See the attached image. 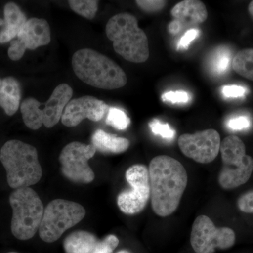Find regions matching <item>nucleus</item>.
I'll return each instance as SVG.
<instances>
[{"label":"nucleus","mask_w":253,"mask_h":253,"mask_svg":"<svg viewBox=\"0 0 253 253\" xmlns=\"http://www.w3.org/2000/svg\"><path fill=\"white\" fill-rule=\"evenodd\" d=\"M153 211L161 217L171 215L179 207L188 184L185 168L175 158L161 155L149 166Z\"/></svg>","instance_id":"f257e3e1"},{"label":"nucleus","mask_w":253,"mask_h":253,"mask_svg":"<svg viewBox=\"0 0 253 253\" xmlns=\"http://www.w3.org/2000/svg\"><path fill=\"white\" fill-rule=\"evenodd\" d=\"M72 67L81 81L99 89H119L126 86L125 71L105 55L91 49L78 50L72 57Z\"/></svg>","instance_id":"f03ea898"},{"label":"nucleus","mask_w":253,"mask_h":253,"mask_svg":"<svg viewBox=\"0 0 253 253\" xmlns=\"http://www.w3.org/2000/svg\"><path fill=\"white\" fill-rule=\"evenodd\" d=\"M0 161L6 170L8 184L12 189L35 185L42 176L36 148L23 141H6L0 150Z\"/></svg>","instance_id":"7ed1b4c3"},{"label":"nucleus","mask_w":253,"mask_h":253,"mask_svg":"<svg viewBox=\"0 0 253 253\" xmlns=\"http://www.w3.org/2000/svg\"><path fill=\"white\" fill-rule=\"evenodd\" d=\"M106 33L113 42L115 51L126 61L141 63L149 59L147 36L132 14L121 13L113 16L106 24Z\"/></svg>","instance_id":"20e7f679"},{"label":"nucleus","mask_w":253,"mask_h":253,"mask_svg":"<svg viewBox=\"0 0 253 253\" xmlns=\"http://www.w3.org/2000/svg\"><path fill=\"white\" fill-rule=\"evenodd\" d=\"M12 208L11 230L19 240L31 239L39 230L44 208L41 199L31 188L15 189L9 196Z\"/></svg>","instance_id":"39448f33"},{"label":"nucleus","mask_w":253,"mask_h":253,"mask_svg":"<svg viewBox=\"0 0 253 253\" xmlns=\"http://www.w3.org/2000/svg\"><path fill=\"white\" fill-rule=\"evenodd\" d=\"M222 168L218 176L219 185L224 189H234L244 185L253 172V159L246 154V146L238 136H226L221 142Z\"/></svg>","instance_id":"423d86ee"},{"label":"nucleus","mask_w":253,"mask_h":253,"mask_svg":"<svg viewBox=\"0 0 253 253\" xmlns=\"http://www.w3.org/2000/svg\"><path fill=\"white\" fill-rule=\"evenodd\" d=\"M73 89L63 83L55 88L48 101L42 104L34 98H28L21 104L23 122L33 130L40 129L44 125L51 128L61 120L63 111L72 99Z\"/></svg>","instance_id":"0eeeda50"},{"label":"nucleus","mask_w":253,"mask_h":253,"mask_svg":"<svg viewBox=\"0 0 253 253\" xmlns=\"http://www.w3.org/2000/svg\"><path fill=\"white\" fill-rule=\"evenodd\" d=\"M85 214V209L78 203L53 200L44 209L39 228L40 236L44 242H54L65 231L83 220Z\"/></svg>","instance_id":"6e6552de"},{"label":"nucleus","mask_w":253,"mask_h":253,"mask_svg":"<svg viewBox=\"0 0 253 253\" xmlns=\"http://www.w3.org/2000/svg\"><path fill=\"white\" fill-rule=\"evenodd\" d=\"M190 240L195 253H214L232 247L236 234L231 228L217 227L208 216L199 215L193 223Z\"/></svg>","instance_id":"1a4fd4ad"},{"label":"nucleus","mask_w":253,"mask_h":253,"mask_svg":"<svg viewBox=\"0 0 253 253\" xmlns=\"http://www.w3.org/2000/svg\"><path fill=\"white\" fill-rule=\"evenodd\" d=\"M126 178L130 188L118 194V208L128 215L138 214L151 199L149 168L144 165H134L126 169Z\"/></svg>","instance_id":"9d476101"},{"label":"nucleus","mask_w":253,"mask_h":253,"mask_svg":"<svg viewBox=\"0 0 253 253\" xmlns=\"http://www.w3.org/2000/svg\"><path fill=\"white\" fill-rule=\"evenodd\" d=\"M96 151L92 144L73 141L66 145L59 156L63 175L73 182L91 183L95 175L88 161L94 157Z\"/></svg>","instance_id":"9b49d317"},{"label":"nucleus","mask_w":253,"mask_h":253,"mask_svg":"<svg viewBox=\"0 0 253 253\" xmlns=\"http://www.w3.org/2000/svg\"><path fill=\"white\" fill-rule=\"evenodd\" d=\"M178 144L186 157L201 164L212 162L220 150V135L215 129H208L179 136Z\"/></svg>","instance_id":"f8f14e48"},{"label":"nucleus","mask_w":253,"mask_h":253,"mask_svg":"<svg viewBox=\"0 0 253 253\" xmlns=\"http://www.w3.org/2000/svg\"><path fill=\"white\" fill-rule=\"evenodd\" d=\"M51 42V29L49 23L42 18H33L28 20L8 49V56L12 61L23 57L26 49L35 50L46 46Z\"/></svg>","instance_id":"ddd939ff"},{"label":"nucleus","mask_w":253,"mask_h":253,"mask_svg":"<svg viewBox=\"0 0 253 253\" xmlns=\"http://www.w3.org/2000/svg\"><path fill=\"white\" fill-rule=\"evenodd\" d=\"M109 106L102 100L91 96H84L71 100L63 111L61 122L65 126L73 127L83 120L98 122L108 113Z\"/></svg>","instance_id":"4468645a"},{"label":"nucleus","mask_w":253,"mask_h":253,"mask_svg":"<svg viewBox=\"0 0 253 253\" xmlns=\"http://www.w3.org/2000/svg\"><path fill=\"white\" fill-rule=\"evenodd\" d=\"M171 15L174 21L181 25V28L198 26L206 21L208 11L206 5L199 0H184L177 3L171 10Z\"/></svg>","instance_id":"2eb2a0df"},{"label":"nucleus","mask_w":253,"mask_h":253,"mask_svg":"<svg viewBox=\"0 0 253 253\" xmlns=\"http://www.w3.org/2000/svg\"><path fill=\"white\" fill-rule=\"evenodd\" d=\"M5 28L0 32V43L9 42L17 37L19 32L27 22L26 15L14 3L5 5L4 9Z\"/></svg>","instance_id":"dca6fc26"},{"label":"nucleus","mask_w":253,"mask_h":253,"mask_svg":"<svg viewBox=\"0 0 253 253\" xmlns=\"http://www.w3.org/2000/svg\"><path fill=\"white\" fill-rule=\"evenodd\" d=\"M21 86L14 78H0V106L8 116L18 111L21 101Z\"/></svg>","instance_id":"f3484780"},{"label":"nucleus","mask_w":253,"mask_h":253,"mask_svg":"<svg viewBox=\"0 0 253 253\" xmlns=\"http://www.w3.org/2000/svg\"><path fill=\"white\" fill-rule=\"evenodd\" d=\"M91 144L104 154H122L129 147V141L124 137L109 134L102 129L95 131L91 136Z\"/></svg>","instance_id":"a211bd4d"},{"label":"nucleus","mask_w":253,"mask_h":253,"mask_svg":"<svg viewBox=\"0 0 253 253\" xmlns=\"http://www.w3.org/2000/svg\"><path fill=\"white\" fill-rule=\"evenodd\" d=\"M99 241L86 231H76L70 234L63 243L66 253H94Z\"/></svg>","instance_id":"6ab92c4d"},{"label":"nucleus","mask_w":253,"mask_h":253,"mask_svg":"<svg viewBox=\"0 0 253 253\" xmlns=\"http://www.w3.org/2000/svg\"><path fill=\"white\" fill-rule=\"evenodd\" d=\"M231 66L240 76L253 81V49L239 51L233 58Z\"/></svg>","instance_id":"aec40b11"},{"label":"nucleus","mask_w":253,"mask_h":253,"mask_svg":"<svg viewBox=\"0 0 253 253\" xmlns=\"http://www.w3.org/2000/svg\"><path fill=\"white\" fill-rule=\"evenodd\" d=\"M232 60V54L230 49L226 47H220L213 54L211 60V69L215 74H224L230 67Z\"/></svg>","instance_id":"412c9836"},{"label":"nucleus","mask_w":253,"mask_h":253,"mask_svg":"<svg viewBox=\"0 0 253 253\" xmlns=\"http://www.w3.org/2000/svg\"><path fill=\"white\" fill-rule=\"evenodd\" d=\"M70 7L76 14L87 18L93 19L98 11L99 1L95 0H70L68 1Z\"/></svg>","instance_id":"4be33fe9"},{"label":"nucleus","mask_w":253,"mask_h":253,"mask_svg":"<svg viewBox=\"0 0 253 253\" xmlns=\"http://www.w3.org/2000/svg\"><path fill=\"white\" fill-rule=\"evenodd\" d=\"M106 123L118 130H125L130 124V119L123 110L111 107L108 111Z\"/></svg>","instance_id":"5701e85b"},{"label":"nucleus","mask_w":253,"mask_h":253,"mask_svg":"<svg viewBox=\"0 0 253 253\" xmlns=\"http://www.w3.org/2000/svg\"><path fill=\"white\" fill-rule=\"evenodd\" d=\"M151 131L156 135L161 136L163 139L172 140L175 137L176 131L168 123H163L158 120H154L149 124Z\"/></svg>","instance_id":"b1692460"},{"label":"nucleus","mask_w":253,"mask_h":253,"mask_svg":"<svg viewBox=\"0 0 253 253\" xmlns=\"http://www.w3.org/2000/svg\"><path fill=\"white\" fill-rule=\"evenodd\" d=\"M251 124L249 116L241 115L229 118L226 122V126L231 130L241 131L249 129Z\"/></svg>","instance_id":"393cba45"},{"label":"nucleus","mask_w":253,"mask_h":253,"mask_svg":"<svg viewBox=\"0 0 253 253\" xmlns=\"http://www.w3.org/2000/svg\"><path fill=\"white\" fill-rule=\"evenodd\" d=\"M119 244L117 236L109 235L102 241H99L94 253H112Z\"/></svg>","instance_id":"a878e982"},{"label":"nucleus","mask_w":253,"mask_h":253,"mask_svg":"<svg viewBox=\"0 0 253 253\" xmlns=\"http://www.w3.org/2000/svg\"><path fill=\"white\" fill-rule=\"evenodd\" d=\"M166 1L162 0H136V4L146 12H157L166 6Z\"/></svg>","instance_id":"bb28decb"},{"label":"nucleus","mask_w":253,"mask_h":253,"mask_svg":"<svg viewBox=\"0 0 253 253\" xmlns=\"http://www.w3.org/2000/svg\"><path fill=\"white\" fill-rule=\"evenodd\" d=\"M162 100L172 104H185L189 102L190 95L184 91H168L162 95Z\"/></svg>","instance_id":"cd10ccee"},{"label":"nucleus","mask_w":253,"mask_h":253,"mask_svg":"<svg viewBox=\"0 0 253 253\" xmlns=\"http://www.w3.org/2000/svg\"><path fill=\"white\" fill-rule=\"evenodd\" d=\"M237 206L241 212L253 214V190L240 196L237 201Z\"/></svg>","instance_id":"c85d7f7f"},{"label":"nucleus","mask_w":253,"mask_h":253,"mask_svg":"<svg viewBox=\"0 0 253 253\" xmlns=\"http://www.w3.org/2000/svg\"><path fill=\"white\" fill-rule=\"evenodd\" d=\"M247 91L246 87L239 85H226L221 89V93L226 98L244 97Z\"/></svg>","instance_id":"c756f323"},{"label":"nucleus","mask_w":253,"mask_h":253,"mask_svg":"<svg viewBox=\"0 0 253 253\" xmlns=\"http://www.w3.org/2000/svg\"><path fill=\"white\" fill-rule=\"evenodd\" d=\"M199 31L196 28H191L184 33L177 44V49H187L191 43L199 36Z\"/></svg>","instance_id":"7c9ffc66"},{"label":"nucleus","mask_w":253,"mask_h":253,"mask_svg":"<svg viewBox=\"0 0 253 253\" xmlns=\"http://www.w3.org/2000/svg\"><path fill=\"white\" fill-rule=\"evenodd\" d=\"M181 29H182V28H181V25L174 20L169 23V26H168L169 33H172V34H176V33L181 31Z\"/></svg>","instance_id":"2f4dec72"},{"label":"nucleus","mask_w":253,"mask_h":253,"mask_svg":"<svg viewBox=\"0 0 253 253\" xmlns=\"http://www.w3.org/2000/svg\"><path fill=\"white\" fill-rule=\"evenodd\" d=\"M249 11L251 16L253 18V1H251L249 4Z\"/></svg>","instance_id":"473e14b6"},{"label":"nucleus","mask_w":253,"mask_h":253,"mask_svg":"<svg viewBox=\"0 0 253 253\" xmlns=\"http://www.w3.org/2000/svg\"><path fill=\"white\" fill-rule=\"evenodd\" d=\"M117 253H131L129 252V251H126V250H123V251H119V252H118Z\"/></svg>","instance_id":"72a5a7b5"},{"label":"nucleus","mask_w":253,"mask_h":253,"mask_svg":"<svg viewBox=\"0 0 253 253\" xmlns=\"http://www.w3.org/2000/svg\"><path fill=\"white\" fill-rule=\"evenodd\" d=\"M3 25H4V20L0 18V26H3Z\"/></svg>","instance_id":"f704fd0d"},{"label":"nucleus","mask_w":253,"mask_h":253,"mask_svg":"<svg viewBox=\"0 0 253 253\" xmlns=\"http://www.w3.org/2000/svg\"><path fill=\"white\" fill-rule=\"evenodd\" d=\"M17 253L11 252V253Z\"/></svg>","instance_id":"c9c22d12"}]
</instances>
